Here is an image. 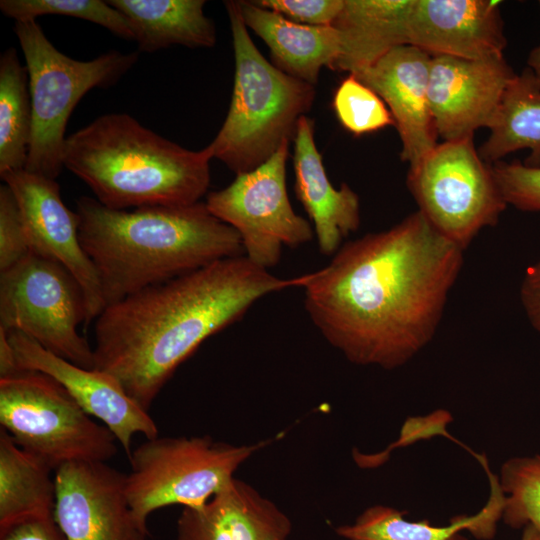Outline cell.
I'll list each match as a JSON object with an SVG mask.
<instances>
[{
    "label": "cell",
    "mask_w": 540,
    "mask_h": 540,
    "mask_svg": "<svg viewBox=\"0 0 540 540\" xmlns=\"http://www.w3.org/2000/svg\"><path fill=\"white\" fill-rule=\"evenodd\" d=\"M0 425L54 470L71 462H107L118 453L112 432L39 371L0 377Z\"/></svg>",
    "instance_id": "ba28073f"
},
{
    "label": "cell",
    "mask_w": 540,
    "mask_h": 540,
    "mask_svg": "<svg viewBox=\"0 0 540 540\" xmlns=\"http://www.w3.org/2000/svg\"><path fill=\"white\" fill-rule=\"evenodd\" d=\"M521 540H540V533L531 525L523 528Z\"/></svg>",
    "instance_id": "8d00e7d4"
},
{
    "label": "cell",
    "mask_w": 540,
    "mask_h": 540,
    "mask_svg": "<svg viewBox=\"0 0 540 540\" xmlns=\"http://www.w3.org/2000/svg\"><path fill=\"white\" fill-rule=\"evenodd\" d=\"M332 106L340 124L356 136L394 125L385 102L354 74L341 81L335 90Z\"/></svg>",
    "instance_id": "f1b7e54d"
},
{
    "label": "cell",
    "mask_w": 540,
    "mask_h": 540,
    "mask_svg": "<svg viewBox=\"0 0 540 540\" xmlns=\"http://www.w3.org/2000/svg\"><path fill=\"white\" fill-rule=\"evenodd\" d=\"M407 186L418 211L462 249L481 229L495 225L507 207L492 166L480 157L473 138L438 143L409 167Z\"/></svg>",
    "instance_id": "30bf717a"
},
{
    "label": "cell",
    "mask_w": 540,
    "mask_h": 540,
    "mask_svg": "<svg viewBox=\"0 0 540 540\" xmlns=\"http://www.w3.org/2000/svg\"><path fill=\"white\" fill-rule=\"evenodd\" d=\"M431 56L412 45L394 48L354 75L387 105L402 149L400 158L417 165L438 144L429 105Z\"/></svg>",
    "instance_id": "2e32d148"
},
{
    "label": "cell",
    "mask_w": 540,
    "mask_h": 540,
    "mask_svg": "<svg viewBox=\"0 0 540 540\" xmlns=\"http://www.w3.org/2000/svg\"><path fill=\"white\" fill-rule=\"evenodd\" d=\"M289 517L255 488L235 477L208 502L183 508L177 540H286Z\"/></svg>",
    "instance_id": "ac0fdd59"
},
{
    "label": "cell",
    "mask_w": 540,
    "mask_h": 540,
    "mask_svg": "<svg viewBox=\"0 0 540 540\" xmlns=\"http://www.w3.org/2000/svg\"><path fill=\"white\" fill-rule=\"evenodd\" d=\"M3 15L15 22L36 20L44 15L78 18L102 26L125 40L134 35L127 18L102 0H1Z\"/></svg>",
    "instance_id": "83f0119b"
},
{
    "label": "cell",
    "mask_w": 540,
    "mask_h": 540,
    "mask_svg": "<svg viewBox=\"0 0 540 540\" xmlns=\"http://www.w3.org/2000/svg\"><path fill=\"white\" fill-rule=\"evenodd\" d=\"M498 480L505 495L503 522L513 529L531 525L540 533V454L508 459Z\"/></svg>",
    "instance_id": "4316f807"
},
{
    "label": "cell",
    "mask_w": 540,
    "mask_h": 540,
    "mask_svg": "<svg viewBox=\"0 0 540 540\" xmlns=\"http://www.w3.org/2000/svg\"><path fill=\"white\" fill-rule=\"evenodd\" d=\"M20 370L8 333L0 328V377L13 375Z\"/></svg>",
    "instance_id": "e575fe53"
},
{
    "label": "cell",
    "mask_w": 540,
    "mask_h": 540,
    "mask_svg": "<svg viewBox=\"0 0 540 540\" xmlns=\"http://www.w3.org/2000/svg\"><path fill=\"white\" fill-rule=\"evenodd\" d=\"M128 20L138 52L153 53L182 45L210 48L216 43L213 21L204 0H109Z\"/></svg>",
    "instance_id": "603a6c76"
},
{
    "label": "cell",
    "mask_w": 540,
    "mask_h": 540,
    "mask_svg": "<svg viewBox=\"0 0 540 540\" xmlns=\"http://www.w3.org/2000/svg\"><path fill=\"white\" fill-rule=\"evenodd\" d=\"M490 134L478 149L488 164L529 149L531 166H540V84L527 67L508 83L489 125Z\"/></svg>",
    "instance_id": "d4e9b609"
},
{
    "label": "cell",
    "mask_w": 540,
    "mask_h": 540,
    "mask_svg": "<svg viewBox=\"0 0 540 540\" xmlns=\"http://www.w3.org/2000/svg\"><path fill=\"white\" fill-rule=\"evenodd\" d=\"M86 317L80 283L57 261L30 253L0 271V328L21 332L51 353L92 369L93 349L77 330Z\"/></svg>",
    "instance_id": "9c48e42d"
},
{
    "label": "cell",
    "mask_w": 540,
    "mask_h": 540,
    "mask_svg": "<svg viewBox=\"0 0 540 540\" xmlns=\"http://www.w3.org/2000/svg\"><path fill=\"white\" fill-rule=\"evenodd\" d=\"M463 251L414 212L345 243L325 267L306 274L305 310L350 362L400 367L432 340Z\"/></svg>",
    "instance_id": "6da1fadb"
},
{
    "label": "cell",
    "mask_w": 540,
    "mask_h": 540,
    "mask_svg": "<svg viewBox=\"0 0 540 540\" xmlns=\"http://www.w3.org/2000/svg\"><path fill=\"white\" fill-rule=\"evenodd\" d=\"M289 142L265 163L208 194L206 206L239 234L244 256L269 269L280 261L282 248L313 239L312 225L293 210L286 186Z\"/></svg>",
    "instance_id": "8fae6325"
},
{
    "label": "cell",
    "mask_w": 540,
    "mask_h": 540,
    "mask_svg": "<svg viewBox=\"0 0 540 540\" xmlns=\"http://www.w3.org/2000/svg\"><path fill=\"white\" fill-rule=\"evenodd\" d=\"M54 519L66 540H148L125 493V474L106 462H71L55 470Z\"/></svg>",
    "instance_id": "4fadbf2b"
},
{
    "label": "cell",
    "mask_w": 540,
    "mask_h": 540,
    "mask_svg": "<svg viewBox=\"0 0 540 540\" xmlns=\"http://www.w3.org/2000/svg\"><path fill=\"white\" fill-rule=\"evenodd\" d=\"M271 440L233 445L210 436L155 437L132 450L125 474V493L137 522L167 506L197 508L233 478L255 451Z\"/></svg>",
    "instance_id": "52a82bcc"
},
{
    "label": "cell",
    "mask_w": 540,
    "mask_h": 540,
    "mask_svg": "<svg viewBox=\"0 0 540 540\" xmlns=\"http://www.w3.org/2000/svg\"><path fill=\"white\" fill-rule=\"evenodd\" d=\"M414 0H344L332 26L340 37V54L332 70L354 74L385 54L409 45Z\"/></svg>",
    "instance_id": "44dd1931"
},
{
    "label": "cell",
    "mask_w": 540,
    "mask_h": 540,
    "mask_svg": "<svg viewBox=\"0 0 540 540\" xmlns=\"http://www.w3.org/2000/svg\"><path fill=\"white\" fill-rule=\"evenodd\" d=\"M244 255L216 261L107 305L95 322L94 369L112 375L144 410L210 336L260 298L302 287Z\"/></svg>",
    "instance_id": "7a4b0ae2"
},
{
    "label": "cell",
    "mask_w": 540,
    "mask_h": 540,
    "mask_svg": "<svg viewBox=\"0 0 540 540\" xmlns=\"http://www.w3.org/2000/svg\"><path fill=\"white\" fill-rule=\"evenodd\" d=\"M514 71L504 56L470 60L431 57L429 105L443 141L473 138L489 127Z\"/></svg>",
    "instance_id": "5bb4252c"
},
{
    "label": "cell",
    "mask_w": 540,
    "mask_h": 540,
    "mask_svg": "<svg viewBox=\"0 0 540 540\" xmlns=\"http://www.w3.org/2000/svg\"><path fill=\"white\" fill-rule=\"evenodd\" d=\"M255 4L293 22L310 26H332L344 0H257Z\"/></svg>",
    "instance_id": "1f68e13d"
},
{
    "label": "cell",
    "mask_w": 540,
    "mask_h": 540,
    "mask_svg": "<svg viewBox=\"0 0 540 540\" xmlns=\"http://www.w3.org/2000/svg\"><path fill=\"white\" fill-rule=\"evenodd\" d=\"M314 121L302 116L293 138L295 193L316 235L321 254L333 256L342 240L360 225L358 195L346 184L335 188L326 173L314 139Z\"/></svg>",
    "instance_id": "d6986e66"
},
{
    "label": "cell",
    "mask_w": 540,
    "mask_h": 540,
    "mask_svg": "<svg viewBox=\"0 0 540 540\" xmlns=\"http://www.w3.org/2000/svg\"><path fill=\"white\" fill-rule=\"evenodd\" d=\"M18 203L30 252L57 261L80 283L87 306L85 324L101 314L106 303L96 270L79 237V216L64 204L54 179L25 169L0 174Z\"/></svg>",
    "instance_id": "7c38bea8"
},
{
    "label": "cell",
    "mask_w": 540,
    "mask_h": 540,
    "mask_svg": "<svg viewBox=\"0 0 540 540\" xmlns=\"http://www.w3.org/2000/svg\"><path fill=\"white\" fill-rule=\"evenodd\" d=\"M490 495L476 514L459 515L445 526H434L428 520L409 521L406 511L375 505L363 511L351 525L338 526L337 535L347 540H449L464 530L480 540L492 539L502 519L505 495L498 476H488Z\"/></svg>",
    "instance_id": "7402d4cb"
},
{
    "label": "cell",
    "mask_w": 540,
    "mask_h": 540,
    "mask_svg": "<svg viewBox=\"0 0 540 540\" xmlns=\"http://www.w3.org/2000/svg\"><path fill=\"white\" fill-rule=\"evenodd\" d=\"M241 17L270 50L271 63L282 72L316 86L321 69H331L340 54L333 26H310L288 20L253 1H237Z\"/></svg>",
    "instance_id": "ffe728a7"
},
{
    "label": "cell",
    "mask_w": 540,
    "mask_h": 540,
    "mask_svg": "<svg viewBox=\"0 0 540 540\" xmlns=\"http://www.w3.org/2000/svg\"><path fill=\"white\" fill-rule=\"evenodd\" d=\"M7 332V331H6ZM20 369L45 373L61 384L79 406L100 420L115 436L126 456L135 435L159 436L156 422L112 375L75 365L40 346L27 335L7 332Z\"/></svg>",
    "instance_id": "9a60e30c"
},
{
    "label": "cell",
    "mask_w": 540,
    "mask_h": 540,
    "mask_svg": "<svg viewBox=\"0 0 540 540\" xmlns=\"http://www.w3.org/2000/svg\"><path fill=\"white\" fill-rule=\"evenodd\" d=\"M527 65L540 84V43L529 53V56L527 58Z\"/></svg>",
    "instance_id": "d590c367"
},
{
    "label": "cell",
    "mask_w": 540,
    "mask_h": 540,
    "mask_svg": "<svg viewBox=\"0 0 540 540\" xmlns=\"http://www.w3.org/2000/svg\"><path fill=\"white\" fill-rule=\"evenodd\" d=\"M55 470L0 428V532L18 523L54 518Z\"/></svg>",
    "instance_id": "cb8c5ba5"
},
{
    "label": "cell",
    "mask_w": 540,
    "mask_h": 540,
    "mask_svg": "<svg viewBox=\"0 0 540 540\" xmlns=\"http://www.w3.org/2000/svg\"><path fill=\"white\" fill-rule=\"evenodd\" d=\"M0 540H66L54 518L18 523L0 532Z\"/></svg>",
    "instance_id": "d6a6232c"
},
{
    "label": "cell",
    "mask_w": 540,
    "mask_h": 540,
    "mask_svg": "<svg viewBox=\"0 0 540 540\" xmlns=\"http://www.w3.org/2000/svg\"><path fill=\"white\" fill-rule=\"evenodd\" d=\"M224 5L233 40L234 83L226 118L208 147L213 158L239 175L262 165L293 140L316 91L315 86L282 72L261 54L237 1Z\"/></svg>",
    "instance_id": "5b68a950"
},
{
    "label": "cell",
    "mask_w": 540,
    "mask_h": 540,
    "mask_svg": "<svg viewBox=\"0 0 540 540\" xmlns=\"http://www.w3.org/2000/svg\"><path fill=\"white\" fill-rule=\"evenodd\" d=\"M30 247L16 198L8 185L0 186V271L29 255Z\"/></svg>",
    "instance_id": "4dcf8cb0"
},
{
    "label": "cell",
    "mask_w": 540,
    "mask_h": 540,
    "mask_svg": "<svg viewBox=\"0 0 540 540\" xmlns=\"http://www.w3.org/2000/svg\"><path fill=\"white\" fill-rule=\"evenodd\" d=\"M449 540H468V539L465 536H463L461 533H458L454 535L452 538H450Z\"/></svg>",
    "instance_id": "74e56055"
},
{
    "label": "cell",
    "mask_w": 540,
    "mask_h": 540,
    "mask_svg": "<svg viewBox=\"0 0 540 540\" xmlns=\"http://www.w3.org/2000/svg\"><path fill=\"white\" fill-rule=\"evenodd\" d=\"M208 146L170 141L126 113L97 117L66 138L63 165L107 208L189 205L210 184Z\"/></svg>",
    "instance_id": "277c9868"
},
{
    "label": "cell",
    "mask_w": 540,
    "mask_h": 540,
    "mask_svg": "<svg viewBox=\"0 0 540 540\" xmlns=\"http://www.w3.org/2000/svg\"><path fill=\"white\" fill-rule=\"evenodd\" d=\"M520 299L531 326L540 333V260L527 268Z\"/></svg>",
    "instance_id": "836d02e7"
},
{
    "label": "cell",
    "mask_w": 540,
    "mask_h": 540,
    "mask_svg": "<svg viewBox=\"0 0 540 540\" xmlns=\"http://www.w3.org/2000/svg\"><path fill=\"white\" fill-rule=\"evenodd\" d=\"M492 171L505 202L527 212H540V166L498 161Z\"/></svg>",
    "instance_id": "f546056e"
},
{
    "label": "cell",
    "mask_w": 540,
    "mask_h": 540,
    "mask_svg": "<svg viewBox=\"0 0 540 540\" xmlns=\"http://www.w3.org/2000/svg\"><path fill=\"white\" fill-rule=\"evenodd\" d=\"M31 128L27 69L10 47L0 56V174L25 168Z\"/></svg>",
    "instance_id": "484cf974"
},
{
    "label": "cell",
    "mask_w": 540,
    "mask_h": 540,
    "mask_svg": "<svg viewBox=\"0 0 540 540\" xmlns=\"http://www.w3.org/2000/svg\"><path fill=\"white\" fill-rule=\"evenodd\" d=\"M25 58L32 128L25 170L50 179L62 172L65 132L72 111L93 88L115 85L138 61L139 52L107 51L88 60L59 51L36 20L15 22Z\"/></svg>",
    "instance_id": "8992f818"
},
{
    "label": "cell",
    "mask_w": 540,
    "mask_h": 540,
    "mask_svg": "<svg viewBox=\"0 0 540 540\" xmlns=\"http://www.w3.org/2000/svg\"><path fill=\"white\" fill-rule=\"evenodd\" d=\"M79 237L107 305L216 261L244 255L239 234L205 202L114 210L76 200Z\"/></svg>",
    "instance_id": "3957f363"
},
{
    "label": "cell",
    "mask_w": 540,
    "mask_h": 540,
    "mask_svg": "<svg viewBox=\"0 0 540 540\" xmlns=\"http://www.w3.org/2000/svg\"><path fill=\"white\" fill-rule=\"evenodd\" d=\"M499 1L414 0L409 45L433 56L479 60L506 47Z\"/></svg>",
    "instance_id": "e0dca14e"
}]
</instances>
